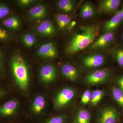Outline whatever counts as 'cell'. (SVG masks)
I'll use <instances>...</instances> for the list:
<instances>
[{
  "label": "cell",
  "instance_id": "cell-9",
  "mask_svg": "<svg viewBox=\"0 0 123 123\" xmlns=\"http://www.w3.org/2000/svg\"><path fill=\"white\" fill-rule=\"evenodd\" d=\"M38 33L44 36H52L55 34L56 29L52 22L49 20L43 21L37 26Z\"/></svg>",
  "mask_w": 123,
  "mask_h": 123
},
{
  "label": "cell",
  "instance_id": "cell-25",
  "mask_svg": "<svg viewBox=\"0 0 123 123\" xmlns=\"http://www.w3.org/2000/svg\"><path fill=\"white\" fill-rule=\"evenodd\" d=\"M10 9L7 4L0 2V20H3L10 13Z\"/></svg>",
  "mask_w": 123,
  "mask_h": 123
},
{
  "label": "cell",
  "instance_id": "cell-28",
  "mask_svg": "<svg viewBox=\"0 0 123 123\" xmlns=\"http://www.w3.org/2000/svg\"><path fill=\"white\" fill-rule=\"evenodd\" d=\"M66 121V117L62 116H58L48 119L44 123H65Z\"/></svg>",
  "mask_w": 123,
  "mask_h": 123
},
{
  "label": "cell",
  "instance_id": "cell-15",
  "mask_svg": "<svg viewBox=\"0 0 123 123\" xmlns=\"http://www.w3.org/2000/svg\"><path fill=\"white\" fill-rule=\"evenodd\" d=\"M61 71L64 76L70 80H75L78 77V73L77 69L70 64L63 65L61 67Z\"/></svg>",
  "mask_w": 123,
  "mask_h": 123
},
{
  "label": "cell",
  "instance_id": "cell-26",
  "mask_svg": "<svg viewBox=\"0 0 123 123\" xmlns=\"http://www.w3.org/2000/svg\"><path fill=\"white\" fill-rule=\"evenodd\" d=\"M113 53L119 65L123 68V49H117L115 50Z\"/></svg>",
  "mask_w": 123,
  "mask_h": 123
},
{
  "label": "cell",
  "instance_id": "cell-37",
  "mask_svg": "<svg viewBox=\"0 0 123 123\" xmlns=\"http://www.w3.org/2000/svg\"><path fill=\"white\" fill-rule=\"evenodd\" d=\"M1 51H2V50H1L0 48V52H1Z\"/></svg>",
  "mask_w": 123,
  "mask_h": 123
},
{
  "label": "cell",
  "instance_id": "cell-11",
  "mask_svg": "<svg viewBox=\"0 0 123 123\" xmlns=\"http://www.w3.org/2000/svg\"><path fill=\"white\" fill-rule=\"evenodd\" d=\"M114 38V34L112 31L106 32L92 43L91 48L97 49L105 47L112 42Z\"/></svg>",
  "mask_w": 123,
  "mask_h": 123
},
{
  "label": "cell",
  "instance_id": "cell-4",
  "mask_svg": "<svg viewBox=\"0 0 123 123\" xmlns=\"http://www.w3.org/2000/svg\"><path fill=\"white\" fill-rule=\"evenodd\" d=\"M118 115L114 108H106L101 112L98 123H117Z\"/></svg>",
  "mask_w": 123,
  "mask_h": 123
},
{
  "label": "cell",
  "instance_id": "cell-29",
  "mask_svg": "<svg viewBox=\"0 0 123 123\" xmlns=\"http://www.w3.org/2000/svg\"><path fill=\"white\" fill-rule=\"evenodd\" d=\"M92 92L89 90H86L83 93L81 101L84 104H87L91 102L92 99Z\"/></svg>",
  "mask_w": 123,
  "mask_h": 123
},
{
  "label": "cell",
  "instance_id": "cell-12",
  "mask_svg": "<svg viewBox=\"0 0 123 123\" xmlns=\"http://www.w3.org/2000/svg\"><path fill=\"white\" fill-rule=\"evenodd\" d=\"M18 103L14 100L7 101L0 107V117H10L15 113Z\"/></svg>",
  "mask_w": 123,
  "mask_h": 123
},
{
  "label": "cell",
  "instance_id": "cell-17",
  "mask_svg": "<svg viewBox=\"0 0 123 123\" xmlns=\"http://www.w3.org/2000/svg\"><path fill=\"white\" fill-rule=\"evenodd\" d=\"M58 27L63 30L68 26L71 22V18L68 15L64 14H58L55 17Z\"/></svg>",
  "mask_w": 123,
  "mask_h": 123
},
{
  "label": "cell",
  "instance_id": "cell-1",
  "mask_svg": "<svg viewBox=\"0 0 123 123\" xmlns=\"http://www.w3.org/2000/svg\"><path fill=\"white\" fill-rule=\"evenodd\" d=\"M96 25L81 26L73 36L66 48L67 53L72 55L83 50L93 43L99 32Z\"/></svg>",
  "mask_w": 123,
  "mask_h": 123
},
{
  "label": "cell",
  "instance_id": "cell-30",
  "mask_svg": "<svg viewBox=\"0 0 123 123\" xmlns=\"http://www.w3.org/2000/svg\"><path fill=\"white\" fill-rule=\"evenodd\" d=\"M37 1L34 0H19L17 1L18 4L22 7L29 6L35 3Z\"/></svg>",
  "mask_w": 123,
  "mask_h": 123
},
{
  "label": "cell",
  "instance_id": "cell-19",
  "mask_svg": "<svg viewBox=\"0 0 123 123\" xmlns=\"http://www.w3.org/2000/svg\"><path fill=\"white\" fill-rule=\"evenodd\" d=\"M45 100L44 98L41 95L38 96L35 98L33 102V110L35 114H40L45 107Z\"/></svg>",
  "mask_w": 123,
  "mask_h": 123
},
{
  "label": "cell",
  "instance_id": "cell-2",
  "mask_svg": "<svg viewBox=\"0 0 123 123\" xmlns=\"http://www.w3.org/2000/svg\"><path fill=\"white\" fill-rule=\"evenodd\" d=\"M10 65L16 82L21 89L26 90L29 84V71L24 58L19 53H14L11 58Z\"/></svg>",
  "mask_w": 123,
  "mask_h": 123
},
{
  "label": "cell",
  "instance_id": "cell-23",
  "mask_svg": "<svg viewBox=\"0 0 123 123\" xmlns=\"http://www.w3.org/2000/svg\"><path fill=\"white\" fill-rule=\"evenodd\" d=\"M112 96L120 106L123 109V91L119 88L114 87L112 88Z\"/></svg>",
  "mask_w": 123,
  "mask_h": 123
},
{
  "label": "cell",
  "instance_id": "cell-8",
  "mask_svg": "<svg viewBox=\"0 0 123 123\" xmlns=\"http://www.w3.org/2000/svg\"><path fill=\"white\" fill-rule=\"evenodd\" d=\"M105 61V58L103 55L95 54L85 57L83 59V64L88 68H97L102 65Z\"/></svg>",
  "mask_w": 123,
  "mask_h": 123
},
{
  "label": "cell",
  "instance_id": "cell-5",
  "mask_svg": "<svg viewBox=\"0 0 123 123\" xmlns=\"http://www.w3.org/2000/svg\"><path fill=\"white\" fill-rule=\"evenodd\" d=\"M37 53L40 57L49 59L55 58L58 54L56 47L52 42L42 44L38 49Z\"/></svg>",
  "mask_w": 123,
  "mask_h": 123
},
{
  "label": "cell",
  "instance_id": "cell-16",
  "mask_svg": "<svg viewBox=\"0 0 123 123\" xmlns=\"http://www.w3.org/2000/svg\"><path fill=\"white\" fill-rule=\"evenodd\" d=\"M121 18L117 14H115L110 20L105 23L104 30L106 32H111L116 29L122 21Z\"/></svg>",
  "mask_w": 123,
  "mask_h": 123
},
{
  "label": "cell",
  "instance_id": "cell-24",
  "mask_svg": "<svg viewBox=\"0 0 123 123\" xmlns=\"http://www.w3.org/2000/svg\"><path fill=\"white\" fill-rule=\"evenodd\" d=\"M104 95V91L100 90H96L92 92V99L91 102L92 105H95L101 101Z\"/></svg>",
  "mask_w": 123,
  "mask_h": 123
},
{
  "label": "cell",
  "instance_id": "cell-10",
  "mask_svg": "<svg viewBox=\"0 0 123 123\" xmlns=\"http://www.w3.org/2000/svg\"><path fill=\"white\" fill-rule=\"evenodd\" d=\"M41 79L45 82L53 81L56 77V72L54 66L47 64L43 66L40 70Z\"/></svg>",
  "mask_w": 123,
  "mask_h": 123
},
{
  "label": "cell",
  "instance_id": "cell-21",
  "mask_svg": "<svg viewBox=\"0 0 123 123\" xmlns=\"http://www.w3.org/2000/svg\"><path fill=\"white\" fill-rule=\"evenodd\" d=\"M22 42L26 47H32L37 42V38L35 36L31 33H27L22 36Z\"/></svg>",
  "mask_w": 123,
  "mask_h": 123
},
{
  "label": "cell",
  "instance_id": "cell-14",
  "mask_svg": "<svg viewBox=\"0 0 123 123\" xmlns=\"http://www.w3.org/2000/svg\"><path fill=\"white\" fill-rule=\"evenodd\" d=\"M121 2L120 0H104L100 3L99 9L101 11L106 13L116 12Z\"/></svg>",
  "mask_w": 123,
  "mask_h": 123
},
{
  "label": "cell",
  "instance_id": "cell-22",
  "mask_svg": "<svg viewBox=\"0 0 123 123\" xmlns=\"http://www.w3.org/2000/svg\"><path fill=\"white\" fill-rule=\"evenodd\" d=\"M58 8L62 11L70 12L74 9V4L70 0H60L57 3Z\"/></svg>",
  "mask_w": 123,
  "mask_h": 123
},
{
  "label": "cell",
  "instance_id": "cell-36",
  "mask_svg": "<svg viewBox=\"0 0 123 123\" xmlns=\"http://www.w3.org/2000/svg\"><path fill=\"white\" fill-rule=\"evenodd\" d=\"M122 38H123V35H122Z\"/></svg>",
  "mask_w": 123,
  "mask_h": 123
},
{
  "label": "cell",
  "instance_id": "cell-34",
  "mask_svg": "<svg viewBox=\"0 0 123 123\" xmlns=\"http://www.w3.org/2000/svg\"><path fill=\"white\" fill-rule=\"evenodd\" d=\"M76 24V22L75 21H73L71 22L70 24L68 26L69 30H71V29H72L74 27V26H75Z\"/></svg>",
  "mask_w": 123,
  "mask_h": 123
},
{
  "label": "cell",
  "instance_id": "cell-20",
  "mask_svg": "<svg viewBox=\"0 0 123 123\" xmlns=\"http://www.w3.org/2000/svg\"><path fill=\"white\" fill-rule=\"evenodd\" d=\"M94 8L89 2H85L82 6L80 14L83 18L86 19L90 18L94 15Z\"/></svg>",
  "mask_w": 123,
  "mask_h": 123
},
{
  "label": "cell",
  "instance_id": "cell-32",
  "mask_svg": "<svg viewBox=\"0 0 123 123\" xmlns=\"http://www.w3.org/2000/svg\"><path fill=\"white\" fill-rule=\"evenodd\" d=\"M118 83L120 89L123 91V76L120 77L118 80Z\"/></svg>",
  "mask_w": 123,
  "mask_h": 123
},
{
  "label": "cell",
  "instance_id": "cell-13",
  "mask_svg": "<svg viewBox=\"0 0 123 123\" xmlns=\"http://www.w3.org/2000/svg\"><path fill=\"white\" fill-rule=\"evenodd\" d=\"M2 23L4 28L8 31L17 30L21 25L20 18L16 16L7 17L2 20Z\"/></svg>",
  "mask_w": 123,
  "mask_h": 123
},
{
  "label": "cell",
  "instance_id": "cell-6",
  "mask_svg": "<svg viewBox=\"0 0 123 123\" xmlns=\"http://www.w3.org/2000/svg\"><path fill=\"white\" fill-rule=\"evenodd\" d=\"M109 75V73L107 70H97L88 75L86 78L85 81L88 84L92 85L100 84L106 81Z\"/></svg>",
  "mask_w": 123,
  "mask_h": 123
},
{
  "label": "cell",
  "instance_id": "cell-33",
  "mask_svg": "<svg viewBox=\"0 0 123 123\" xmlns=\"http://www.w3.org/2000/svg\"><path fill=\"white\" fill-rule=\"evenodd\" d=\"M115 13L118 14L121 18L122 21H123V6L120 10L116 11Z\"/></svg>",
  "mask_w": 123,
  "mask_h": 123
},
{
  "label": "cell",
  "instance_id": "cell-35",
  "mask_svg": "<svg viewBox=\"0 0 123 123\" xmlns=\"http://www.w3.org/2000/svg\"><path fill=\"white\" fill-rule=\"evenodd\" d=\"M3 94H4V92H3V91L0 88V98L2 97Z\"/></svg>",
  "mask_w": 123,
  "mask_h": 123
},
{
  "label": "cell",
  "instance_id": "cell-7",
  "mask_svg": "<svg viewBox=\"0 0 123 123\" xmlns=\"http://www.w3.org/2000/svg\"><path fill=\"white\" fill-rule=\"evenodd\" d=\"M48 13L47 7L45 5L39 4L33 6L29 10L27 14L32 20L39 21L43 19Z\"/></svg>",
  "mask_w": 123,
  "mask_h": 123
},
{
  "label": "cell",
  "instance_id": "cell-31",
  "mask_svg": "<svg viewBox=\"0 0 123 123\" xmlns=\"http://www.w3.org/2000/svg\"><path fill=\"white\" fill-rule=\"evenodd\" d=\"M4 54L2 51L0 52V74H1L3 71V60H4Z\"/></svg>",
  "mask_w": 123,
  "mask_h": 123
},
{
  "label": "cell",
  "instance_id": "cell-27",
  "mask_svg": "<svg viewBox=\"0 0 123 123\" xmlns=\"http://www.w3.org/2000/svg\"><path fill=\"white\" fill-rule=\"evenodd\" d=\"M11 38V34L4 28L0 27V42H7Z\"/></svg>",
  "mask_w": 123,
  "mask_h": 123
},
{
  "label": "cell",
  "instance_id": "cell-18",
  "mask_svg": "<svg viewBox=\"0 0 123 123\" xmlns=\"http://www.w3.org/2000/svg\"><path fill=\"white\" fill-rule=\"evenodd\" d=\"M91 117L90 112L88 111L80 110L75 117V123H90Z\"/></svg>",
  "mask_w": 123,
  "mask_h": 123
},
{
  "label": "cell",
  "instance_id": "cell-3",
  "mask_svg": "<svg viewBox=\"0 0 123 123\" xmlns=\"http://www.w3.org/2000/svg\"><path fill=\"white\" fill-rule=\"evenodd\" d=\"M75 92L70 88H65L62 90L57 95L55 101V106L59 108L68 104L75 96Z\"/></svg>",
  "mask_w": 123,
  "mask_h": 123
}]
</instances>
